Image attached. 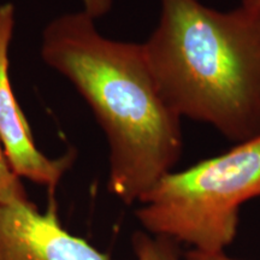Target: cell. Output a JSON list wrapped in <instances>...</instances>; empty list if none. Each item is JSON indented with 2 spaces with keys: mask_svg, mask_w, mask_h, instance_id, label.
<instances>
[{
  "mask_svg": "<svg viewBox=\"0 0 260 260\" xmlns=\"http://www.w3.org/2000/svg\"><path fill=\"white\" fill-rule=\"evenodd\" d=\"M86 10L54 18L42 32L41 57L76 88L105 133L110 193L139 203L182 153L181 117L165 102L142 44L100 34Z\"/></svg>",
  "mask_w": 260,
  "mask_h": 260,
  "instance_id": "obj_1",
  "label": "cell"
},
{
  "mask_svg": "<svg viewBox=\"0 0 260 260\" xmlns=\"http://www.w3.org/2000/svg\"><path fill=\"white\" fill-rule=\"evenodd\" d=\"M160 5L142 47L165 102L236 144L260 135V14L218 11L199 0Z\"/></svg>",
  "mask_w": 260,
  "mask_h": 260,
  "instance_id": "obj_2",
  "label": "cell"
},
{
  "mask_svg": "<svg viewBox=\"0 0 260 260\" xmlns=\"http://www.w3.org/2000/svg\"><path fill=\"white\" fill-rule=\"evenodd\" d=\"M260 197V135L229 151L162 176L135 216L145 232L201 252H225L235 241L240 210Z\"/></svg>",
  "mask_w": 260,
  "mask_h": 260,
  "instance_id": "obj_3",
  "label": "cell"
},
{
  "mask_svg": "<svg viewBox=\"0 0 260 260\" xmlns=\"http://www.w3.org/2000/svg\"><path fill=\"white\" fill-rule=\"evenodd\" d=\"M0 260H112L63 228L54 194L45 212L30 200L0 205Z\"/></svg>",
  "mask_w": 260,
  "mask_h": 260,
  "instance_id": "obj_4",
  "label": "cell"
},
{
  "mask_svg": "<svg viewBox=\"0 0 260 260\" xmlns=\"http://www.w3.org/2000/svg\"><path fill=\"white\" fill-rule=\"evenodd\" d=\"M15 28V8L0 5V142L19 178L46 187L56 193L64 174L75 159L74 152L48 158L37 147L30 126L12 90L9 75V50Z\"/></svg>",
  "mask_w": 260,
  "mask_h": 260,
  "instance_id": "obj_5",
  "label": "cell"
},
{
  "mask_svg": "<svg viewBox=\"0 0 260 260\" xmlns=\"http://www.w3.org/2000/svg\"><path fill=\"white\" fill-rule=\"evenodd\" d=\"M132 246L136 260H181L183 258L180 243L168 237L152 235L145 230L133 234Z\"/></svg>",
  "mask_w": 260,
  "mask_h": 260,
  "instance_id": "obj_6",
  "label": "cell"
},
{
  "mask_svg": "<svg viewBox=\"0 0 260 260\" xmlns=\"http://www.w3.org/2000/svg\"><path fill=\"white\" fill-rule=\"evenodd\" d=\"M24 200H29V198L22 184V178L12 170L0 142V205Z\"/></svg>",
  "mask_w": 260,
  "mask_h": 260,
  "instance_id": "obj_7",
  "label": "cell"
},
{
  "mask_svg": "<svg viewBox=\"0 0 260 260\" xmlns=\"http://www.w3.org/2000/svg\"><path fill=\"white\" fill-rule=\"evenodd\" d=\"M184 260H246L241 258H235V256L229 255L225 252H201L195 251V249H189L183 254Z\"/></svg>",
  "mask_w": 260,
  "mask_h": 260,
  "instance_id": "obj_8",
  "label": "cell"
},
{
  "mask_svg": "<svg viewBox=\"0 0 260 260\" xmlns=\"http://www.w3.org/2000/svg\"><path fill=\"white\" fill-rule=\"evenodd\" d=\"M87 9L86 11L89 12L93 17L103 15L107 9L110 8L111 0H84Z\"/></svg>",
  "mask_w": 260,
  "mask_h": 260,
  "instance_id": "obj_9",
  "label": "cell"
},
{
  "mask_svg": "<svg viewBox=\"0 0 260 260\" xmlns=\"http://www.w3.org/2000/svg\"><path fill=\"white\" fill-rule=\"evenodd\" d=\"M241 6L260 14V0H241Z\"/></svg>",
  "mask_w": 260,
  "mask_h": 260,
  "instance_id": "obj_10",
  "label": "cell"
}]
</instances>
